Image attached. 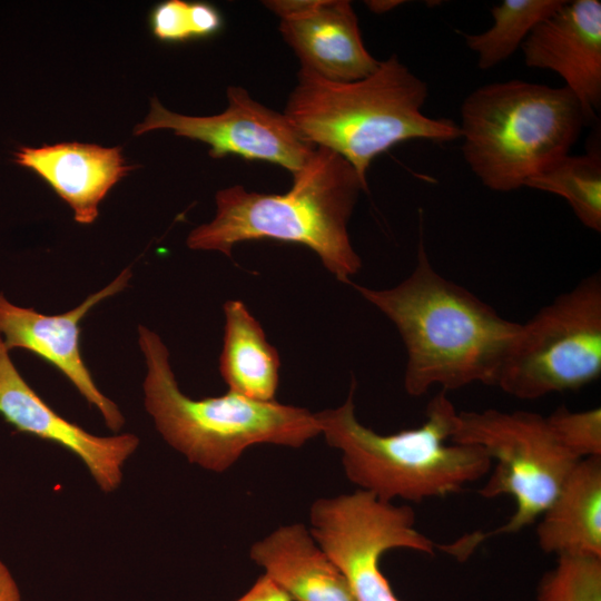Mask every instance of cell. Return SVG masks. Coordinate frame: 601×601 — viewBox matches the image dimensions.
Wrapping results in <instances>:
<instances>
[{"label":"cell","instance_id":"1","mask_svg":"<svg viewBox=\"0 0 601 601\" xmlns=\"http://www.w3.org/2000/svg\"><path fill=\"white\" fill-rule=\"evenodd\" d=\"M351 285L397 328L406 348L408 395L422 396L434 386L447 392L496 384L521 324L436 272L422 239L413 272L396 286Z\"/></svg>","mask_w":601,"mask_h":601},{"label":"cell","instance_id":"2","mask_svg":"<svg viewBox=\"0 0 601 601\" xmlns=\"http://www.w3.org/2000/svg\"><path fill=\"white\" fill-rule=\"evenodd\" d=\"M284 194H264L235 185L217 191L216 216L194 228L187 246L230 257L246 240L274 239L313 250L338 282L352 284L362 260L354 250L348 221L361 191L368 187L338 154L315 148Z\"/></svg>","mask_w":601,"mask_h":601},{"label":"cell","instance_id":"3","mask_svg":"<svg viewBox=\"0 0 601 601\" xmlns=\"http://www.w3.org/2000/svg\"><path fill=\"white\" fill-rule=\"evenodd\" d=\"M427 97V83L392 55L351 82L299 69L284 114L305 140L342 156L367 185L372 161L400 142L460 139L457 122L423 112Z\"/></svg>","mask_w":601,"mask_h":601},{"label":"cell","instance_id":"4","mask_svg":"<svg viewBox=\"0 0 601 601\" xmlns=\"http://www.w3.org/2000/svg\"><path fill=\"white\" fill-rule=\"evenodd\" d=\"M355 381L346 401L316 413L326 443L341 451L347 479L359 490L392 502L444 497L489 474L492 461L477 445L451 442L457 414L445 391L427 404L415 428L378 434L355 414Z\"/></svg>","mask_w":601,"mask_h":601},{"label":"cell","instance_id":"5","mask_svg":"<svg viewBox=\"0 0 601 601\" xmlns=\"http://www.w3.org/2000/svg\"><path fill=\"white\" fill-rule=\"evenodd\" d=\"M138 343L146 364L145 407L164 440L190 463L224 472L249 446L300 447L321 434L316 413L304 407L254 401L231 391L190 398L178 387L160 336L139 325Z\"/></svg>","mask_w":601,"mask_h":601},{"label":"cell","instance_id":"6","mask_svg":"<svg viewBox=\"0 0 601 601\" xmlns=\"http://www.w3.org/2000/svg\"><path fill=\"white\" fill-rule=\"evenodd\" d=\"M462 155L486 188L510 193L568 155L590 121L564 86L491 82L461 105Z\"/></svg>","mask_w":601,"mask_h":601},{"label":"cell","instance_id":"7","mask_svg":"<svg viewBox=\"0 0 601 601\" xmlns=\"http://www.w3.org/2000/svg\"><path fill=\"white\" fill-rule=\"evenodd\" d=\"M601 374V278L592 274L521 328L496 384L521 400L579 390Z\"/></svg>","mask_w":601,"mask_h":601},{"label":"cell","instance_id":"8","mask_svg":"<svg viewBox=\"0 0 601 601\" xmlns=\"http://www.w3.org/2000/svg\"><path fill=\"white\" fill-rule=\"evenodd\" d=\"M451 442L477 445L491 459L482 496L514 501V513L492 534L519 532L536 521L580 461L560 444L546 416L526 411L459 412Z\"/></svg>","mask_w":601,"mask_h":601},{"label":"cell","instance_id":"9","mask_svg":"<svg viewBox=\"0 0 601 601\" xmlns=\"http://www.w3.org/2000/svg\"><path fill=\"white\" fill-rule=\"evenodd\" d=\"M311 535L347 581L356 601H400L381 571L392 549L433 554L434 541L415 528L408 505L357 490L317 499L309 510Z\"/></svg>","mask_w":601,"mask_h":601},{"label":"cell","instance_id":"10","mask_svg":"<svg viewBox=\"0 0 601 601\" xmlns=\"http://www.w3.org/2000/svg\"><path fill=\"white\" fill-rule=\"evenodd\" d=\"M227 108L214 116L195 117L173 112L156 98L145 120L134 135L158 129L173 130L176 136L207 144L209 156L228 155L249 160L276 164L292 177L300 173L316 146L305 140L284 112L254 100L240 86L227 88Z\"/></svg>","mask_w":601,"mask_h":601},{"label":"cell","instance_id":"11","mask_svg":"<svg viewBox=\"0 0 601 601\" xmlns=\"http://www.w3.org/2000/svg\"><path fill=\"white\" fill-rule=\"evenodd\" d=\"M131 277L125 268L111 283L88 296L80 305L58 315H45L33 308L10 303L0 292V336L8 351L23 348L58 368L101 414L106 425L118 432L125 417L118 406L96 385L79 346V323L101 300L127 287Z\"/></svg>","mask_w":601,"mask_h":601},{"label":"cell","instance_id":"12","mask_svg":"<svg viewBox=\"0 0 601 601\" xmlns=\"http://www.w3.org/2000/svg\"><path fill=\"white\" fill-rule=\"evenodd\" d=\"M0 414L17 431L56 443L78 456L106 493L119 487L124 466L139 446V437L132 433L93 435L55 412L20 375L1 336Z\"/></svg>","mask_w":601,"mask_h":601},{"label":"cell","instance_id":"13","mask_svg":"<svg viewBox=\"0 0 601 601\" xmlns=\"http://www.w3.org/2000/svg\"><path fill=\"white\" fill-rule=\"evenodd\" d=\"M529 68L559 75L589 121L601 106V2L564 0L521 46Z\"/></svg>","mask_w":601,"mask_h":601},{"label":"cell","instance_id":"14","mask_svg":"<svg viewBox=\"0 0 601 601\" xmlns=\"http://www.w3.org/2000/svg\"><path fill=\"white\" fill-rule=\"evenodd\" d=\"M279 32L297 56L299 69L328 81H356L380 65L366 49L357 16L346 0H321L302 16L280 19Z\"/></svg>","mask_w":601,"mask_h":601},{"label":"cell","instance_id":"15","mask_svg":"<svg viewBox=\"0 0 601 601\" xmlns=\"http://www.w3.org/2000/svg\"><path fill=\"white\" fill-rule=\"evenodd\" d=\"M14 161L43 179L70 206L79 224L93 223L100 201L136 168L126 164L121 147L80 142L21 147Z\"/></svg>","mask_w":601,"mask_h":601},{"label":"cell","instance_id":"16","mask_svg":"<svg viewBox=\"0 0 601 601\" xmlns=\"http://www.w3.org/2000/svg\"><path fill=\"white\" fill-rule=\"evenodd\" d=\"M250 559L292 601H356L347 581L303 524L255 542Z\"/></svg>","mask_w":601,"mask_h":601},{"label":"cell","instance_id":"17","mask_svg":"<svg viewBox=\"0 0 601 601\" xmlns=\"http://www.w3.org/2000/svg\"><path fill=\"white\" fill-rule=\"evenodd\" d=\"M539 519L543 552L601 558V457L580 460Z\"/></svg>","mask_w":601,"mask_h":601},{"label":"cell","instance_id":"18","mask_svg":"<svg viewBox=\"0 0 601 601\" xmlns=\"http://www.w3.org/2000/svg\"><path fill=\"white\" fill-rule=\"evenodd\" d=\"M219 373L228 391L260 402L275 401L280 359L258 321L240 300L224 304Z\"/></svg>","mask_w":601,"mask_h":601},{"label":"cell","instance_id":"19","mask_svg":"<svg viewBox=\"0 0 601 601\" xmlns=\"http://www.w3.org/2000/svg\"><path fill=\"white\" fill-rule=\"evenodd\" d=\"M524 187L562 197L587 228L601 231V156L597 150L565 155L539 174Z\"/></svg>","mask_w":601,"mask_h":601},{"label":"cell","instance_id":"20","mask_svg":"<svg viewBox=\"0 0 601 601\" xmlns=\"http://www.w3.org/2000/svg\"><path fill=\"white\" fill-rule=\"evenodd\" d=\"M564 0H503L491 8L493 24L480 33H462L476 55L477 67L489 70L509 59L543 19Z\"/></svg>","mask_w":601,"mask_h":601},{"label":"cell","instance_id":"21","mask_svg":"<svg viewBox=\"0 0 601 601\" xmlns=\"http://www.w3.org/2000/svg\"><path fill=\"white\" fill-rule=\"evenodd\" d=\"M223 26L220 11L204 1L166 0L157 3L149 14L151 33L168 43L209 38Z\"/></svg>","mask_w":601,"mask_h":601},{"label":"cell","instance_id":"22","mask_svg":"<svg viewBox=\"0 0 601 601\" xmlns=\"http://www.w3.org/2000/svg\"><path fill=\"white\" fill-rule=\"evenodd\" d=\"M536 601H601V558L558 556L539 584Z\"/></svg>","mask_w":601,"mask_h":601},{"label":"cell","instance_id":"23","mask_svg":"<svg viewBox=\"0 0 601 601\" xmlns=\"http://www.w3.org/2000/svg\"><path fill=\"white\" fill-rule=\"evenodd\" d=\"M546 421L560 444L579 460L601 457V408L558 407Z\"/></svg>","mask_w":601,"mask_h":601},{"label":"cell","instance_id":"24","mask_svg":"<svg viewBox=\"0 0 601 601\" xmlns=\"http://www.w3.org/2000/svg\"><path fill=\"white\" fill-rule=\"evenodd\" d=\"M236 601H292L267 575H260L254 585Z\"/></svg>","mask_w":601,"mask_h":601},{"label":"cell","instance_id":"25","mask_svg":"<svg viewBox=\"0 0 601 601\" xmlns=\"http://www.w3.org/2000/svg\"><path fill=\"white\" fill-rule=\"evenodd\" d=\"M321 0H269L264 6L280 19L302 16L319 4Z\"/></svg>","mask_w":601,"mask_h":601},{"label":"cell","instance_id":"26","mask_svg":"<svg viewBox=\"0 0 601 601\" xmlns=\"http://www.w3.org/2000/svg\"><path fill=\"white\" fill-rule=\"evenodd\" d=\"M0 601H21L19 587L8 569L0 560Z\"/></svg>","mask_w":601,"mask_h":601},{"label":"cell","instance_id":"27","mask_svg":"<svg viewBox=\"0 0 601 601\" xmlns=\"http://www.w3.org/2000/svg\"><path fill=\"white\" fill-rule=\"evenodd\" d=\"M366 6L371 11L374 13H385L387 11L393 10L394 8L398 7L400 4L404 3V1L398 0H372V1H365Z\"/></svg>","mask_w":601,"mask_h":601}]
</instances>
